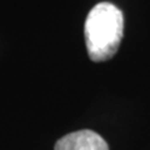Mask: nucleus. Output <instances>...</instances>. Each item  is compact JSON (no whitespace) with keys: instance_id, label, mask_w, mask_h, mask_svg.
Segmentation results:
<instances>
[{"instance_id":"nucleus-1","label":"nucleus","mask_w":150,"mask_h":150,"mask_svg":"<svg viewBox=\"0 0 150 150\" xmlns=\"http://www.w3.org/2000/svg\"><path fill=\"white\" fill-rule=\"evenodd\" d=\"M124 30V18L119 8L110 3H99L85 20L86 50L93 62H105L118 51Z\"/></svg>"},{"instance_id":"nucleus-2","label":"nucleus","mask_w":150,"mask_h":150,"mask_svg":"<svg viewBox=\"0 0 150 150\" xmlns=\"http://www.w3.org/2000/svg\"><path fill=\"white\" fill-rule=\"evenodd\" d=\"M55 150H109V146L95 131L80 130L59 139Z\"/></svg>"}]
</instances>
